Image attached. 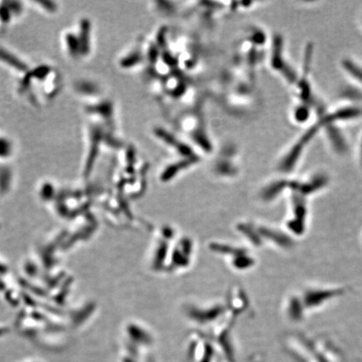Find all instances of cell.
<instances>
[{
  "mask_svg": "<svg viewBox=\"0 0 362 362\" xmlns=\"http://www.w3.org/2000/svg\"><path fill=\"white\" fill-rule=\"evenodd\" d=\"M344 66H345L346 71L350 72V75L354 78L356 79L358 81H360L362 83V68L360 66H358L357 64H355L351 61H347Z\"/></svg>",
  "mask_w": 362,
  "mask_h": 362,
  "instance_id": "cell-1",
  "label": "cell"
}]
</instances>
